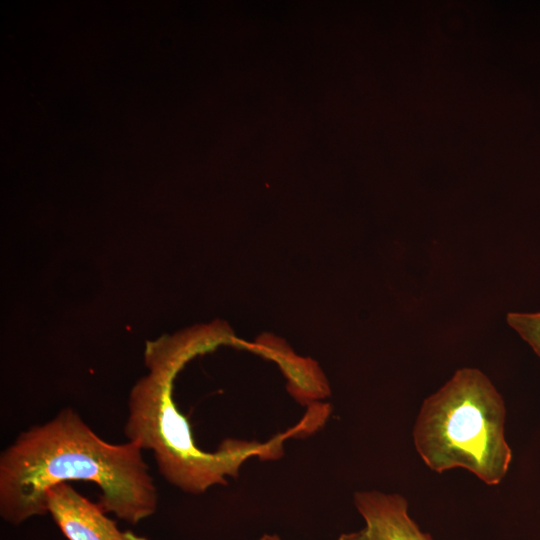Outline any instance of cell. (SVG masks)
<instances>
[{
	"mask_svg": "<svg viewBox=\"0 0 540 540\" xmlns=\"http://www.w3.org/2000/svg\"><path fill=\"white\" fill-rule=\"evenodd\" d=\"M141 447L101 439L71 408L30 427L0 456V515L19 525L48 513L47 493L69 481L94 483L106 513L137 524L157 510L158 493Z\"/></svg>",
	"mask_w": 540,
	"mask_h": 540,
	"instance_id": "6da1fadb",
	"label": "cell"
},
{
	"mask_svg": "<svg viewBox=\"0 0 540 540\" xmlns=\"http://www.w3.org/2000/svg\"><path fill=\"white\" fill-rule=\"evenodd\" d=\"M505 415L489 378L476 368H461L423 402L413 429L415 448L435 472L463 468L497 485L512 460Z\"/></svg>",
	"mask_w": 540,
	"mask_h": 540,
	"instance_id": "7a4b0ae2",
	"label": "cell"
},
{
	"mask_svg": "<svg viewBox=\"0 0 540 540\" xmlns=\"http://www.w3.org/2000/svg\"><path fill=\"white\" fill-rule=\"evenodd\" d=\"M188 348L153 349L148 353L150 374L131 392L124 434L142 450L152 452L160 474L170 484L201 494L236 477L245 458L228 452L210 453L197 445L172 398V381Z\"/></svg>",
	"mask_w": 540,
	"mask_h": 540,
	"instance_id": "3957f363",
	"label": "cell"
},
{
	"mask_svg": "<svg viewBox=\"0 0 540 540\" xmlns=\"http://www.w3.org/2000/svg\"><path fill=\"white\" fill-rule=\"evenodd\" d=\"M47 508L68 540H149L120 530L98 503L91 502L68 483L48 491Z\"/></svg>",
	"mask_w": 540,
	"mask_h": 540,
	"instance_id": "277c9868",
	"label": "cell"
},
{
	"mask_svg": "<svg viewBox=\"0 0 540 540\" xmlns=\"http://www.w3.org/2000/svg\"><path fill=\"white\" fill-rule=\"evenodd\" d=\"M354 503L365 527L338 540H433L410 517L408 502L401 495L362 491L355 494Z\"/></svg>",
	"mask_w": 540,
	"mask_h": 540,
	"instance_id": "5b68a950",
	"label": "cell"
},
{
	"mask_svg": "<svg viewBox=\"0 0 540 540\" xmlns=\"http://www.w3.org/2000/svg\"><path fill=\"white\" fill-rule=\"evenodd\" d=\"M507 322L540 357V313H508Z\"/></svg>",
	"mask_w": 540,
	"mask_h": 540,
	"instance_id": "8992f818",
	"label": "cell"
},
{
	"mask_svg": "<svg viewBox=\"0 0 540 540\" xmlns=\"http://www.w3.org/2000/svg\"><path fill=\"white\" fill-rule=\"evenodd\" d=\"M259 540H281L277 535H263Z\"/></svg>",
	"mask_w": 540,
	"mask_h": 540,
	"instance_id": "52a82bcc",
	"label": "cell"
}]
</instances>
